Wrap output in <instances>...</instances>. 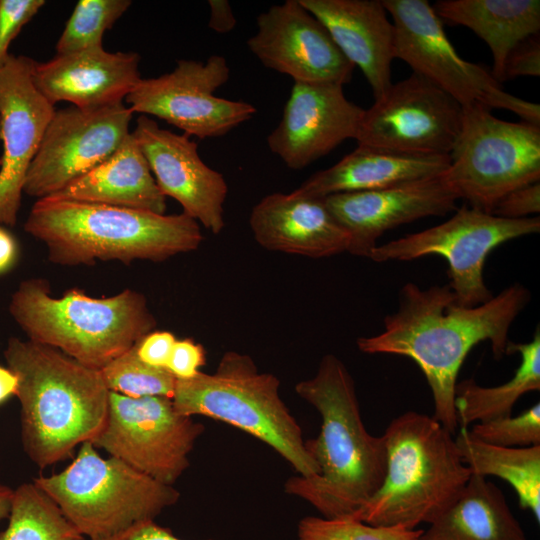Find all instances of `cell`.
<instances>
[{"mask_svg":"<svg viewBox=\"0 0 540 540\" xmlns=\"http://www.w3.org/2000/svg\"><path fill=\"white\" fill-rule=\"evenodd\" d=\"M132 134L163 195L175 199L183 213L219 234L225 226L228 185L220 172L201 159L197 143L185 134L161 128L145 115L137 118Z\"/></svg>","mask_w":540,"mask_h":540,"instance_id":"18","label":"cell"},{"mask_svg":"<svg viewBox=\"0 0 540 540\" xmlns=\"http://www.w3.org/2000/svg\"><path fill=\"white\" fill-rule=\"evenodd\" d=\"M171 399L180 414L215 419L264 442L299 476L318 474L302 429L280 396L279 379L259 372L250 356L227 351L215 372L200 371L193 378L176 379Z\"/></svg>","mask_w":540,"mask_h":540,"instance_id":"7","label":"cell"},{"mask_svg":"<svg viewBox=\"0 0 540 540\" xmlns=\"http://www.w3.org/2000/svg\"><path fill=\"white\" fill-rule=\"evenodd\" d=\"M249 224L257 243L272 251L323 258L348 252L351 238L323 198L272 193L252 209Z\"/></svg>","mask_w":540,"mask_h":540,"instance_id":"22","label":"cell"},{"mask_svg":"<svg viewBox=\"0 0 540 540\" xmlns=\"http://www.w3.org/2000/svg\"><path fill=\"white\" fill-rule=\"evenodd\" d=\"M139 63L136 52H109L98 46L36 61L32 79L54 106L69 102L80 109H97L123 103L142 79Z\"/></svg>","mask_w":540,"mask_h":540,"instance_id":"21","label":"cell"},{"mask_svg":"<svg viewBox=\"0 0 540 540\" xmlns=\"http://www.w3.org/2000/svg\"><path fill=\"white\" fill-rule=\"evenodd\" d=\"M382 437L383 482L353 518L373 526L407 529L432 523L472 475L454 435L433 416L408 411L394 418Z\"/></svg>","mask_w":540,"mask_h":540,"instance_id":"5","label":"cell"},{"mask_svg":"<svg viewBox=\"0 0 540 540\" xmlns=\"http://www.w3.org/2000/svg\"><path fill=\"white\" fill-rule=\"evenodd\" d=\"M16 375L24 450L40 468L70 457L103 429L109 394L101 370L31 340L11 337L4 350Z\"/></svg>","mask_w":540,"mask_h":540,"instance_id":"3","label":"cell"},{"mask_svg":"<svg viewBox=\"0 0 540 540\" xmlns=\"http://www.w3.org/2000/svg\"><path fill=\"white\" fill-rule=\"evenodd\" d=\"M35 60L12 55L0 69V224L14 226L25 179L55 108L35 87Z\"/></svg>","mask_w":540,"mask_h":540,"instance_id":"17","label":"cell"},{"mask_svg":"<svg viewBox=\"0 0 540 540\" xmlns=\"http://www.w3.org/2000/svg\"><path fill=\"white\" fill-rule=\"evenodd\" d=\"M205 427L163 396L131 398L110 391L105 425L91 441L156 481L172 485L189 467Z\"/></svg>","mask_w":540,"mask_h":540,"instance_id":"12","label":"cell"},{"mask_svg":"<svg viewBox=\"0 0 540 540\" xmlns=\"http://www.w3.org/2000/svg\"><path fill=\"white\" fill-rule=\"evenodd\" d=\"M175 341L171 332L152 331L137 343V354L146 364L166 369Z\"/></svg>","mask_w":540,"mask_h":540,"instance_id":"39","label":"cell"},{"mask_svg":"<svg viewBox=\"0 0 540 540\" xmlns=\"http://www.w3.org/2000/svg\"><path fill=\"white\" fill-rule=\"evenodd\" d=\"M0 540H89L33 482L18 486Z\"/></svg>","mask_w":540,"mask_h":540,"instance_id":"30","label":"cell"},{"mask_svg":"<svg viewBox=\"0 0 540 540\" xmlns=\"http://www.w3.org/2000/svg\"><path fill=\"white\" fill-rule=\"evenodd\" d=\"M295 391L322 419L318 436L305 441L319 472L290 477L285 492L311 504L322 517H354L383 482L384 439L366 430L353 377L335 355L323 356L315 375L298 382Z\"/></svg>","mask_w":540,"mask_h":540,"instance_id":"2","label":"cell"},{"mask_svg":"<svg viewBox=\"0 0 540 540\" xmlns=\"http://www.w3.org/2000/svg\"><path fill=\"white\" fill-rule=\"evenodd\" d=\"M540 212V181L519 187L506 194L492 214L506 219L533 217Z\"/></svg>","mask_w":540,"mask_h":540,"instance_id":"36","label":"cell"},{"mask_svg":"<svg viewBox=\"0 0 540 540\" xmlns=\"http://www.w3.org/2000/svg\"><path fill=\"white\" fill-rule=\"evenodd\" d=\"M449 163V155H413L358 145L333 166L310 176L294 192L324 198L379 190L439 176Z\"/></svg>","mask_w":540,"mask_h":540,"instance_id":"24","label":"cell"},{"mask_svg":"<svg viewBox=\"0 0 540 540\" xmlns=\"http://www.w3.org/2000/svg\"><path fill=\"white\" fill-rule=\"evenodd\" d=\"M54 197L165 214L166 197L132 132L102 163Z\"/></svg>","mask_w":540,"mask_h":540,"instance_id":"25","label":"cell"},{"mask_svg":"<svg viewBox=\"0 0 540 540\" xmlns=\"http://www.w3.org/2000/svg\"><path fill=\"white\" fill-rule=\"evenodd\" d=\"M104 540H184L154 520L138 522L129 528ZM215 540V539H205Z\"/></svg>","mask_w":540,"mask_h":540,"instance_id":"40","label":"cell"},{"mask_svg":"<svg viewBox=\"0 0 540 540\" xmlns=\"http://www.w3.org/2000/svg\"><path fill=\"white\" fill-rule=\"evenodd\" d=\"M17 384L16 375L8 367L0 366V404L15 395Z\"/></svg>","mask_w":540,"mask_h":540,"instance_id":"43","label":"cell"},{"mask_svg":"<svg viewBox=\"0 0 540 540\" xmlns=\"http://www.w3.org/2000/svg\"><path fill=\"white\" fill-rule=\"evenodd\" d=\"M133 114L124 103L55 110L28 170L23 193L37 199L55 195L102 163L131 133Z\"/></svg>","mask_w":540,"mask_h":540,"instance_id":"15","label":"cell"},{"mask_svg":"<svg viewBox=\"0 0 540 540\" xmlns=\"http://www.w3.org/2000/svg\"><path fill=\"white\" fill-rule=\"evenodd\" d=\"M491 110L463 107L461 130L442 173L459 199L489 214L509 192L540 181V125L501 120Z\"/></svg>","mask_w":540,"mask_h":540,"instance_id":"9","label":"cell"},{"mask_svg":"<svg viewBox=\"0 0 540 540\" xmlns=\"http://www.w3.org/2000/svg\"><path fill=\"white\" fill-rule=\"evenodd\" d=\"M44 5V0H0V69L11 56L12 41Z\"/></svg>","mask_w":540,"mask_h":540,"instance_id":"35","label":"cell"},{"mask_svg":"<svg viewBox=\"0 0 540 540\" xmlns=\"http://www.w3.org/2000/svg\"><path fill=\"white\" fill-rule=\"evenodd\" d=\"M463 107L426 78L412 73L391 84L364 109L358 145L413 155H450Z\"/></svg>","mask_w":540,"mask_h":540,"instance_id":"14","label":"cell"},{"mask_svg":"<svg viewBox=\"0 0 540 540\" xmlns=\"http://www.w3.org/2000/svg\"><path fill=\"white\" fill-rule=\"evenodd\" d=\"M8 310L28 340L98 370L157 326L145 296L138 291L125 289L110 297L95 298L70 289L57 298L42 278L22 281L11 296Z\"/></svg>","mask_w":540,"mask_h":540,"instance_id":"6","label":"cell"},{"mask_svg":"<svg viewBox=\"0 0 540 540\" xmlns=\"http://www.w3.org/2000/svg\"><path fill=\"white\" fill-rule=\"evenodd\" d=\"M423 529L373 526L353 517L307 516L299 521L296 540H417Z\"/></svg>","mask_w":540,"mask_h":540,"instance_id":"33","label":"cell"},{"mask_svg":"<svg viewBox=\"0 0 540 540\" xmlns=\"http://www.w3.org/2000/svg\"><path fill=\"white\" fill-rule=\"evenodd\" d=\"M540 75V40L539 33L518 43L508 54L502 82L521 76Z\"/></svg>","mask_w":540,"mask_h":540,"instance_id":"37","label":"cell"},{"mask_svg":"<svg viewBox=\"0 0 540 540\" xmlns=\"http://www.w3.org/2000/svg\"><path fill=\"white\" fill-rule=\"evenodd\" d=\"M395 27V56L455 99L462 107L504 109L540 125V106L506 92L484 67L463 59L443 21L426 0H382Z\"/></svg>","mask_w":540,"mask_h":540,"instance_id":"10","label":"cell"},{"mask_svg":"<svg viewBox=\"0 0 540 540\" xmlns=\"http://www.w3.org/2000/svg\"><path fill=\"white\" fill-rule=\"evenodd\" d=\"M130 0H80L56 43L58 55L102 46L108 29L128 10Z\"/></svg>","mask_w":540,"mask_h":540,"instance_id":"31","label":"cell"},{"mask_svg":"<svg viewBox=\"0 0 540 540\" xmlns=\"http://www.w3.org/2000/svg\"><path fill=\"white\" fill-rule=\"evenodd\" d=\"M32 482L89 540H104L138 522L154 520L180 498L172 485L117 458H103L91 442L80 445L60 473Z\"/></svg>","mask_w":540,"mask_h":540,"instance_id":"8","label":"cell"},{"mask_svg":"<svg viewBox=\"0 0 540 540\" xmlns=\"http://www.w3.org/2000/svg\"><path fill=\"white\" fill-rule=\"evenodd\" d=\"M323 199L350 235L348 253L367 258L385 232L421 218L456 211L459 200L442 174L384 189L334 194Z\"/></svg>","mask_w":540,"mask_h":540,"instance_id":"20","label":"cell"},{"mask_svg":"<svg viewBox=\"0 0 540 540\" xmlns=\"http://www.w3.org/2000/svg\"><path fill=\"white\" fill-rule=\"evenodd\" d=\"M206 362L204 347L191 339L176 340L166 369L176 379H190Z\"/></svg>","mask_w":540,"mask_h":540,"instance_id":"38","label":"cell"},{"mask_svg":"<svg viewBox=\"0 0 540 540\" xmlns=\"http://www.w3.org/2000/svg\"><path fill=\"white\" fill-rule=\"evenodd\" d=\"M14 490L0 484V521L10 513Z\"/></svg>","mask_w":540,"mask_h":540,"instance_id":"44","label":"cell"},{"mask_svg":"<svg viewBox=\"0 0 540 540\" xmlns=\"http://www.w3.org/2000/svg\"><path fill=\"white\" fill-rule=\"evenodd\" d=\"M432 8L442 21L463 25L485 41L499 83L510 51L540 30L539 0H439Z\"/></svg>","mask_w":540,"mask_h":540,"instance_id":"26","label":"cell"},{"mask_svg":"<svg viewBox=\"0 0 540 540\" xmlns=\"http://www.w3.org/2000/svg\"><path fill=\"white\" fill-rule=\"evenodd\" d=\"M518 353L521 362L513 377L494 387L478 385L474 379L457 382L454 406L458 424L484 422L511 415L515 403L524 394L540 389V334L535 332L527 343L509 341L506 354Z\"/></svg>","mask_w":540,"mask_h":540,"instance_id":"28","label":"cell"},{"mask_svg":"<svg viewBox=\"0 0 540 540\" xmlns=\"http://www.w3.org/2000/svg\"><path fill=\"white\" fill-rule=\"evenodd\" d=\"M455 442L471 474L506 481L515 490L521 508L531 511L540 522V445H490L473 438L466 427H461Z\"/></svg>","mask_w":540,"mask_h":540,"instance_id":"29","label":"cell"},{"mask_svg":"<svg viewBox=\"0 0 540 540\" xmlns=\"http://www.w3.org/2000/svg\"><path fill=\"white\" fill-rule=\"evenodd\" d=\"M417 540H528L503 492L472 474L454 502Z\"/></svg>","mask_w":540,"mask_h":540,"instance_id":"27","label":"cell"},{"mask_svg":"<svg viewBox=\"0 0 540 540\" xmlns=\"http://www.w3.org/2000/svg\"><path fill=\"white\" fill-rule=\"evenodd\" d=\"M530 301L529 290L513 284L475 307L457 304L448 284L427 289L408 282L398 307L384 318V330L357 339L366 354H393L412 359L430 387L434 415L450 433L459 426L454 406L459 370L472 348L491 343L495 359L506 355L510 327Z\"/></svg>","mask_w":540,"mask_h":540,"instance_id":"1","label":"cell"},{"mask_svg":"<svg viewBox=\"0 0 540 540\" xmlns=\"http://www.w3.org/2000/svg\"><path fill=\"white\" fill-rule=\"evenodd\" d=\"M24 230L46 245L50 262L64 266L161 262L196 250L203 240L198 222L183 212L157 214L54 196L37 199Z\"/></svg>","mask_w":540,"mask_h":540,"instance_id":"4","label":"cell"},{"mask_svg":"<svg viewBox=\"0 0 540 540\" xmlns=\"http://www.w3.org/2000/svg\"><path fill=\"white\" fill-rule=\"evenodd\" d=\"M210 17L208 26L217 33H228L234 29L236 18L227 0H209Z\"/></svg>","mask_w":540,"mask_h":540,"instance_id":"41","label":"cell"},{"mask_svg":"<svg viewBox=\"0 0 540 540\" xmlns=\"http://www.w3.org/2000/svg\"><path fill=\"white\" fill-rule=\"evenodd\" d=\"M136 345L101 369L109 391L131 398H172L176 378L165 368L153 367L143 362L137 354Z\"/></svg>","mask_w":540,"mask_h":540,"instance_id":"32","label":"cell"},{"mask_svg":"<svg viewBox=\"0 0 540 540\" xmlns=\"http://www.w3.org/2000/svg\"><path fill=\"white\" fill-rule=\"evenodd\" d=\"M0 131H1V121H0Z\"/></svg>","mask_w":540,"mask_h":540,"instance_id":"45","label":"cell"},{"mask_svg":"<svg viewBox=\"0 0 540 540\" xmlns=\"http://www.w3.org/2000/svg\"><path fill=\"white\" fill-rule=\"evenodd\" d=\"M539 230L538 216L506 219L463 205L439 225L377 245L368 258L387 262L443 256L448 262V285L457 304L475 307L493 297L483 278L489 253L507 241Z\"/></svg>","mask_w":540,"mask_h":540,"instance_id":"11","label":"cell"},{"mask_svg":"<svg viewBox=\"0 0 540 540\" xmlns=\"http://www.w3.org/2000/svg\"><path fill=\"white\" fill-rule=\"evenodd\" d=\"M17 256V246L13 236L0 227V273L9 269Z\"/></svg>","mask_w":540,"mask_h":540,"instance_id":"42","label":"cell"},{"mask_svg":"<svg viewBox=\"0 0 540 540\" xmlns=\"http://www.w3.org/2000/svg\"><path fill=\"white\" fill-rule=\"evenodd\" d=\"M247 46L265 67L294 82L344 86L355 68L323 23L299 0H286L260 13Z\"/></svg>","mask_w":540,"mask_h":540,"instance_id":"16","label":"cell"},{"mask_svg":"<svg viewBox=\"0 0 540 540\" xmlns=\"http://www.w3.org/2000/svg\"><path fill=\"white\" fill-rule=\"evenodd\" d=\"M230 77L226 59H181L170 73L141 79L126 97L133 113L155 116L199 139L220 137L251 119L256 108L215 95Z\"/></svg>","mask_w":540,"mask_h":540,"instance_id":"13","label":"cell"},{"mask_svg":"<svg viewBox=\"0 0 540 540\" xmlns=\"http://www.w3.org/2000/svg\"><path fill=\"white\" fill-rule=\"evenodd\" d=\"M469 434L484 443L501 447L540 445V404L518 416L512 415L474 423Z\"/></svg>","mask_w":540,"mask_h":540,"instance_id":"34","label":"cell"},{"mask_svg":"<svg viewBox=\"0 0 540 540\" xmlns=\"http://www.w3.org/2000/svg\"><path fill=\"white\" fill-rule=\"evenodd\" d=\"M364 109L347 99L343 85L294 82L269 150L291 169H302L347 139H355Z\"/></svg>","mask_w":540,"mask_h":540,"instance_id":"19","label":"cell"},{"mask_svg":"<svg viewBox=\"0 0 540 540\" xmlns=\"http://www.w3.org/2000/svg\"><path fill=\"white\" fill-rule=\"evenodd\" d=\"M329 31L344 56L358 66L374 98L391 82L395 27L380 0H299Z\"/></svg>","mask_w":540,"mask_h":540,"instance_id":"23","label":"cell"}]
</instances>
